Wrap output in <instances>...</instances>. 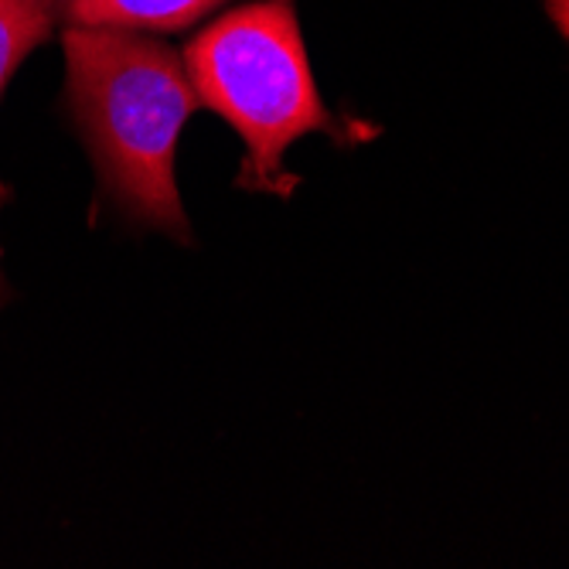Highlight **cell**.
Wrapping results in <instances>:
<instances>
[{
    "mask_svg": "<svg viewBox=\"0 0 569 569\" xmlns=\"http://www.w3.org/2000/svg\"><path fill=\"white\" fill-rule=\"evenodd\" d=\"M184 69L201 107L242 137L239 184L249 191L287 194V147L307 133H338L315 86L293 0H260L219 18L184 48Z\"/></svg>",
    "mask_w": 569,
    "mask_h": 569,
    "instance_id": "obj_2",
    "label": "cell"
},
{
    "mask_svg": "<svg viewBox=\"0 0 569 569\" xmlns=\"http://www.w3.org/2000/svg\"><path fill=\"white\" fill-rule=\"evenodd\" d=\"M222 0H59V14L82 28L120 31H174L188 28Z\"/></svg>",
    "mask_w": 569,
    "mask_h": 569,
    "instance_id": "obj_3",
    "label": "cell"
},
{
    "mask_svg": "<svg viewBox=\"0 0 569 569\" xmlns=\"http://www.w3.org/2000/svg\"><path fill=\"white\" fill-rule=\"evenodd\" d=\"M62 44L72 107L110 191L137 219L188 239L174 153L201 99L184 56L120 28L69 24Z\"/></svg>",
    "mask_w": 569,
    "mask_h": 569,
    "instance_id": "obj_1",
    "label": "cell"
},
{
    "mask_svg": "<svg viewBox=\"0 0 569 569\" xmlns=\"http://www.w3.org/2000/svg\"><path fill=\"white\" fill-rule=\"evenodd\" d=\"M546 8H549L556 28L569 38V0H546Z\"/></svg>",
    "mask_w": 569,
    "mask_h": 569,
    "instance_id": "obj_5",
    "label": "cell"
},
{
    "mask_svg": "<svg viewBox=\"0 0 569 569\" xmlns=\"http://www.w3.org/2000/svg\"><path fill=\"white\" fill-rule=\"evenodd\" d=\"M56 14L51 0H0V92L18 66L48 38Z\"/></svg>",
    "mask_w": 569,
    "mask_h": 569,
    "instance_id": "obj_4",
    "label": "cell"
},
{
    "mask_svg": "<svg viewBox=\"0 0 569 569\" xmlns=\"http://www.w3.org/2000/svg\"><path fill=\"white\" fill-rule=\"evenodd\" d=\"M51 4H56V11H59V0H51Z\"/></svg>",
    "mask_w": 569,
    "mask_h": 569,
    "instance_id": "obj_6",
    "label": "cell"
}]
</instances>
